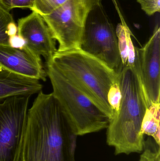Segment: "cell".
Instances as JSON below:
<instances>
[{"instance_id":"cell-1","label":"cell","mask_w":160,"mask_h":161,"mask_svg":"<svg viewBox=\"0 0 160 161\" xmlns=\"http://www.w3.org/2000/svg\"><path fill=\"white\" fill-rule=\"evenodd\" d=\"M77 138L52 93L41 91L28 110L19 161H75Z\"/></svg>"},{"instance_id":"cell-2","label":"cell","mask_w":160,"mask_h":161,"mask_svg":"<svg viewBox=\"0 0 160 161\" xmlns=\"http://www.w3.org/2000/svg\"><path fill=\"white\" fill-rule=\"evenodd\" d=\"M117 73L121 101L118 111L110 120L107 128V144L114 148L116 155L141 153L145 143L142 124L150 106L136 53L134 64L122 65Z\"/></svg>"},{"instance_id":"cell-3","label":"cell","mask_w":160,"mask_h":161,"mask_svg":"<svg viewBox=\"0 0 160 161\" xmlns=\"http://www.w3.org/2000/svg\"><path fill=\"white\" fill-rule=\"evenodd\" d=\"M49 63L103 112L110 121L112 119L113 112L108 95L111 87L118 82L117 72L80 48L57 51Z\"/></svg>"},{"instance_id":"cell-4","label":"cell","mask_w":160,"mask_h":161,"mask_svg":"<svg viewBox=\"0 0 160 161\" xmlns=\"http://www.w3.org/2000/svg\"><path fill=\"white\" fill-rule=\"evenodd\" d=\"M46 70L52 86V93L77 136L98 132L108 128L109 117L52 64L47 63Z\"/></svg>"},{"instance_id":"cell-5","label":"cell","mask_w":160,"mask_h":161,"mask_svg":"<svg viewBox=\"0 0 160 161\" xmlns=\"http://www.w3.org/2000/svg\"><path fill=\"white\" fill-rule=\"evenodd\" d=\"M80 48L117 72L122 66L116 31L101 4L96 3L86 17Z\"/></svg>"},{"instance_id":"cell-6","label":"cell","mask_w":160,"mask_h":161,"mask_svg":"<svg viewBox=\"0 0 160 161\" xmlns=\"http://www.w3.org/2000/svg\"><path fill=\"white\" fill-rule=\"evenodd\" d=\"M101 0H67L49 15L41 16L59 43L57 52L80 48L86 17Z\"/></svg>"},{"instance_id":"cell-7","label":"cell","mask_w":160,"mask_h":161,"mask_svg":"<svg viewBox=\"0 0 160 161\" xmlns=\"http://www.w3.org/2000/svg\"><path fill=\"white\" fill-rule=\"evenodd\" d=\"M31 96L0 102V161H19Z\"/></svg>"},{"instance_id":"cell-8","label":"cell","mask_w":160,"mask_h":161,"mask_svg":"<svg viewBox=\"0 0 160 161\" xmlns=\"http://www.w3.org/2000/svg\"><path fill=\"white\" fill-rule=\"evenodd\" d=\"M140 73L149 106L160 104V29L158 21L153 35L142 48L135 47Z\"/></svg>"},{"instance_id":"cell-9","label":"cell","mask_w":160,"mask_h":161,"mask_svg":"<svg viewBox=\"0 0 160 161\" xmlns=\"http://www.w3.org/2000/svg\"><path fill=\"white\" fill-rule=\"evenodd\" d=\"M18 35L24 40L25 47L38 56L43 57L46 63L57 52L56 40L42 16L37 12L32 11L18 20Z\"/></svg>"},{"instance_id":"cell-10","label":"cell","mask_w":160,"mask_h":161,"mask_svg":"<svg viewBox=\"0 0 160 161\" xmlns=\"http://www.w3.org/2000/svg\"><path fill=\"white\" fill-rule=\"evenodd\" d=\"M0 67L15 74L46 81L47 74L41 57L26 47L19 49L0 45Z\"/></svg>"},{"instance_id":"cell-11","label":"cell","mask_w":160,"mask_h":161,"mask_svg":"<svg viewBox=\"0 0 160 161\" xmlns=\"http://www.w3.org/2000/svg\"><path fill=\"white\" fill-rule=\"evenodd\" d=\"M39 80L15 74L0 67V102L11 97L32 96L42 91Z\"/></svg>"},{"instance_id":"cell-12","label":"cell","mask_w":160,"mask_h":161,"mask_svg":"<svg viewBox=\"0 0 160 161\" xmlns=\"http://www.w3.org/2000/svg\"><path fill=\"white\" fill-rule=\"evenodd\" d=\"M116 36L118 39L122 65H132L135 58V47L131 37V31L124 20L116 27Z\"/></svg>"},{"instance_id":"cell-13","label":"cell","mask_w":160,"mask_h":161,"mask_svg":"<svg viewBox=\"0 0 160 161\" xmlns=\"http://www.w3.org/2000/svg\"><path fill=\"white\" fill-rule=\"evenodd\" d=\"M142 131L143 135L151 137L160 145V104L152 105L147 108L143 120Z\"/></svg>"},{"instance_id":"cell-14","label":"cell","mask_w":160,"mask_h":161,"mask_svg":"<svg viewBox=\"0 0 160 161\" xmlns=\"http://www.w3.org/2000/svg\"><path fill=\"white\" fill-rule=\"evenodd\" d=\"M17 34L18 26L13 16L0 4V45L9 46V38Z\"/></svg>"},{"instance_id":"cell-15","label":"cell","mask_w":160,"mask_h":161,"mask_svg":"<svg viewBox=\"0 0 160 161\" xmlns=\"http://www.w3.org/2000/svg\"><path fill=\"white\" fill-rule=\"evenodd\" d=\"M67 0H34L31 10L41 16L49 15L65 3Z\"/></svg>"},{"instance_id":"cell-16","label":"cell","mask_w":160,"mask_h":161,"mask_svg":"<svg viewBox=\"0 0 160 161\" xmlns=\"http://www.w3.org/2000/svg\"><path fill=\"white\" fill-rule=\"evenodd\" d=\"M139 161H160V145L151 137L145 141L143 150Z\"/></svg>"},{"instance_id":"cell-17","label":"cell","mask_w":160,"mask_h":161,"mask_svg":"<svg viewBox=\"0 0 160 161\" xmlns=\"http://www.w3.org/2000/svg\"><path fill=\"white\" fill-rule=\"evenodd\" d=\"M121 98V91L117 82L111 87L108 95V101L112 109L113 115L118 111Z\"/></svg>"},{"instance_id":"cell-18","label":"cell","mask_w":160,"mask_h":161,"mask_svg":"<svg viewBox=\"0 0 160 161\" xmlns=\"http://www.w3.org/2000/svg\"><path fill=\"white\" fill-rule=\"evenodd\" d=\"M34 0H0V4L9 11L14 8H28L32 9Z\"/></svg>"},{"instance_id":"cell-19","label":"cell","mask_w":160,"mask_h":161,"mask_svg":"<svg viewBox=\"0 0 160 161\" xmlns=\"http://www.w3.org/2000/svg\"><path fill=\"white\" fill-rule=\"evenodd\" d=\"M142 9L148 16L160 12V0H137Z\"/></svg>"},{"instance_id":"cell-20","label":"cell","mask_w":160,"mask_h":161,"mask_svg":"<svg viewBox=\"0 0 160 161\" xmlns=\"http://www.w3.org/2000/svg\"><path fill=\"white\" fill-rule=\"evenodd\" d=\"M9 45L12 48L22 49L25 47V42L24 40L17 34L9 38Z\"/></svg>"}]
</instances>
